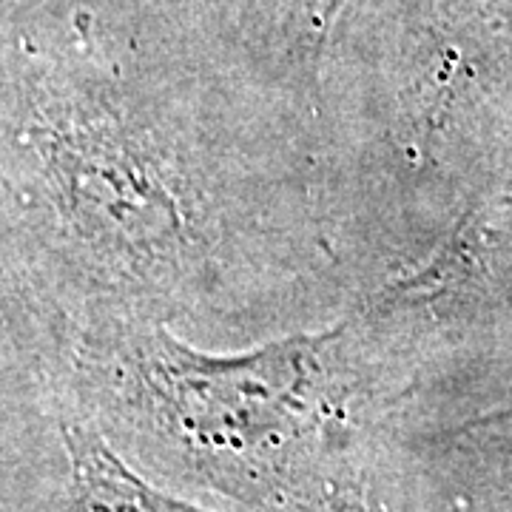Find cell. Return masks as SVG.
I'll return each instance as SVG.
<instances>
[{
	"mask_svg": "<svg viewBox=\"0 0 512 512\" xmlns=\"http://www.w3.org/2000/svg\"><path fill=\"white\" fill-rule=\"evenodd\" d=\"M74 493L69 512H205L151 490L92 430H66Z\"/></svg>",
	"mask_w": 512,
	"mask_h": 512,
	"instance_id": "2",
	"label": "cell"
},
{
	"mask_svg": "<svg viewBox=\"0 0 512 512\" xmlns=\"http://www.w3.org/2000/svg\"><path fill=\"white\" fill-rule=\"evenodd\" d=\"M336 336H291L251 353L211 356L154 330L140 359L154 396L185 430L217 447H251L305 416Z\"/></svg>",
	"mask_w": 512,
	"mask_h": 512,
	"instance_id": "1",
	"label": "cell"
}]
</instances>
